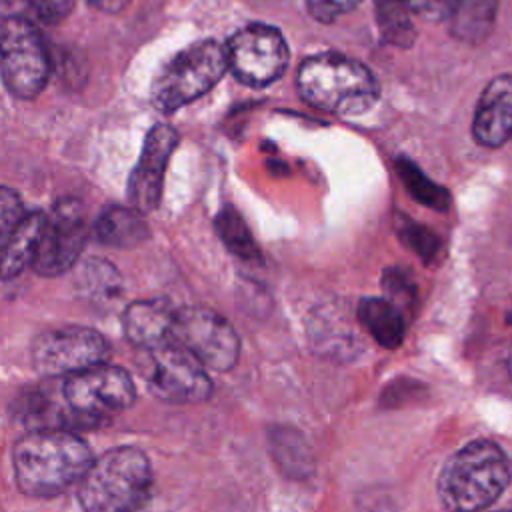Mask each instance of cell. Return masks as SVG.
<instances>
[{"instance_id":"cell-1","label":"cell","mask_w":512,"mask_h":512,"mask_svg":"<svg viewBox=\"0 0 512 512\" xmlns=\"http://www.w3.org/2000/svg\"><path fill=\"white\" fill-rule=\"evenodd\" d=\"M94 462L90 446L70 428H34L12 450L14 480L32 498H52L78 484Z\"/></svg>"},{"instance_id":"cell-2","label":"cell","mask_w":512,"mask_h":512,"mask_svg":"<svg viewBox=\"0 0 512 512\" xmlns=\"http://www.w3.org/2000/svg\"><path fill=\"white\" fill-rule=\"evenodd\" d=\"M296 88L306 104L338 116L362 114L380 98L374 72L360 60L338 52H320L302 60Z\"/></svg>"},{"instance_id":"cell-3","label":"cell","mask_w":512,"mask_h":512,"mask_svg":"<svg viewBox=\"0 0 512 512\" xmlns=\"http://www.w3.org/2000/svg\"><path fill=\"white\" fill-rule=\"evenodd\" d=\"M512 478L510 460L492 440H472L454 452L438 474V498L450 512H482Z\"/></svg>"},{"instance_id":"cell-4","label":"cell","mask_w":512,"mask_h":512,"mask_svg":"<svg viewBox=\"0 0 512 512\" xmlns=\"http://www.w3.org/2000/svg\"><path fill=\"white\" fill-rule=\"evenodd\" d=\"M152 466L134 446H118L96 458L78 482L84 512H136L148 498Z\"/></svg>"},{"instance_id":"cell-5","label":"cell","mask_w":512,"mask_h":512,"mask_svg":"<svg viewBox=\"0 0 512 512\" xmlns=\"http://www.w3.org/2000/svg\"><path fill=\"white\" fill-rule=\"evenodd\" d=\"M226 70V46L216 40L194 42L160 68L150 88V100L156 110L172 114L212 90Z\"/></svg>"},{"instance_id":"cell-6","label":"cell","mask_w":512,"mask_h":512,"mask_svg":"<svg viewBox=\"0 0 512 512\" xmlns=\"http://www.w3.org/2000/svg\"><path fill=\"white\" fill-rule=\"evenodd\" d=\"M0 46L6 90L20 100L36 98L50 78V56L40 30L24 16H4Z\"/></svg>"},{"instance_id":"cell-7","label":"cell","mask_w":512,"mask_h":512,"mask_svg":"<svg viewBox=\"0 0 512 512\" xmlns=\"http://www.w3.org/2000/svg\"><path fill=\"white\" fill-rule=\"evenodd\" d=\"M62 394L80 426H98L136 400L132 376L112 364H98L68 376Z\"/></svg>"},{"instance_id":"cell-8","label":"cell","mask_w":512,"mask_h":512,"mask_svg":"<svg viewBox=\"0 0 512 512\" xmlns=\"http://www.w3.org/2000/svg\"><path fill=\"white\" fill-rule=\"evenodd\" d=\"M228 70L250 88L276 82L288 68L290 50L282 32L270 24L252 22L236 30L226 42Z\"/></svg>"},{"instance_id":"cell-9","label":"cell","mask_w":512,"mask_h":512,"mask_svg":"<svg viewBox=\"0 0 512 512\" xmlns=\"http://www.w3.org/2000/svg\"><path fill=\"white\" fill-rule=\"evenodd\" d=\"M32 366L48 378L72 376L104 364L110 356L106 338L86 326H60L40 332L30 348Z\"/></svg>"},{"instance_id":"cell-10","label":"cell","mask_w":512,"mask_h":512,"mask_svg":"<svg viewBox=\"0 0 512 512\" xmlns=\"http://www.w3.org/2000/svg\"><path fill=\"white\" fill-rule=\"evenodd\" d=\"M172 340L216 372L230 370L240 354V338L232 324L204 306L176 310Z\"/></svg>"},{"instance_id":"cell-11","label":"cell","mask_w":512,"mask_h":512,"mask_svg":"<svg viewBox=\"0 0 512 512\" xmlns=\"http://www.w3.org/2000/svg\"><path fill=\"white\" fill-rule=\"evenodd\" d=\"M148 352L152 358L148 388L154 396L166 402L194 404L212 394L206 366L178 342L168 340Z\"/></svg>"},{"instance_id":"cell-12","label":"cell","mask_w":512,"mask_h":512,"mask_svg":"<svg viewBox=\"0 0 512 512\" xmlns=\"http://www.w3.org/2000/svg\"><path fill=\"white\" fill-rule=\"evenodd\" d=\"M86 222L76 200H60L46 216L40 248L32 268L40 276H58L70 270L86 244Z\"/></svg>"},{"instance_id":"cell-13","label":"cell","mask_w":512,"mask_h":512,"mask_svg":"<svg viewBox=\"0 0 512 512\" xmlns=\"http://www.w3.org/2000/svg\"><path fill=\"white\" fill-rule=\"evenodd\" d=\"M178 140V132L168 124H154L144 138L140 158L128 180L130 204L144 214L160 202L164 174Z\"/></svg>"},{"instance_id":"cell-14","label":"cell","mask_w":512,"mask_h":512,"mask_svg":"<svg viewBox=\"0 0 512 512\" xmlns=\"http://www.w3.org/2000/svg\"><path fill=\"white\" fill-rule=\"evenodd\" d=\"M472 134L486 148L512 140V76H496L486 84L476 104Z\"/></svg>"},{"instance_id":"cell-15","label":"cell","mask_w":512,"mask_h":512,"mask_svg":"<svg viewBox=\"0 0 512 512\" xmlns=\"http://www.w3.org/2000/svg\"><path fill=\"white\" fill-rule=\"evenodd\" d=\"M174 318L176 310L166 300H138L126 308L122 326L132 344L152 350L172 340Z\"/></svg>"},{"instance_id":"cell-16","label":"cell","mask_w":512,"mask_h":512,"mask_svg":"<svg viewBox=\"0 0 512 512\" xmlns=\"http://www.w3.org/2000/svg\"><path fill=\"white\" fill-rule=\"evenodd\" d=\"M46 224L44 212L26 214L20 224L2 240V280L22 274L34 264L42 232Z\"/></svg>"},{"instance_id":"cell-17","label":"cell","mask_w":512,"mask_h":512,"mask_svg":"<svg viewBox=\"0 0 512 512\" xmlns=\"http://www.w3.org/2000/svg\"><path fill=\"white\" fill-rule=\"evenodd\" d=\"M94 236L106 246L132 248L148 236L144 212L134 206H106L94 222Z\"/></svg>"},{"instance_id":"cell-18","label":"cell","mask_w":512,"mask_h":512,"mask_svg":"<svg viewBox=\"0 0 512 512\" xmlns=\"http://www.w3.org/2000/svg\"><path fill=\"white\" fill-rule=\"evenodd\" d=\"M358 320L370 336L384 348H396L406 334V320L402 308L386 296L362 298L358 302Z\"/></svg>"},{"instance_id":"cell-19","label":"cell","mask_w":512,"mask_h":512,"mask_svg":"<svg viewBox=\"0 0 512 512\" xmlns=\"http://www.w3.org/2000/svg\"><path fill=\"white\" fill-rule=\"evenodd\" d=\"M496 12L498 0H454L446 22L458 40L480 44L490 36Z\"/></svg>"},{"instance_id":"cell-20","label":"cell","mask_w":512,"mask_h":512,"mask_svg":"<svg viewBox=\"0 0 512 512\" xmlns=\"http://www.w3.org/2000/svg\"><path fill=\"white\" fill-rule=\"evenodd\" d=\"M216 230L220 240L226 244V248L236 254L242 260L248 262H260V250L256 240L250 234V228L246 226L244 218L232 208L224 206L216 216Z\"/></svg>"},{"instance_id":"cell-21","label":"cell","mask_w":512,"mask_h":512,"mask_svg":"<svg viewBox=\"0 0 512 512\" xmlns=\"http://www.w3.org/2000/svg\"><path fill=\"white\" fill-rule=\"evenodd\" d=\"M396 168H398V176L402 178L406 190L414 200L434 210H448L450 206L448 190L432 182L414 162H410L408 158H398Z\"/></svg>"},{"instance_id":"cell-22","label":"cell","mask_w":512,"mask_h":512,"mask_svg":"<svg viewBox=\"0 0 512 512\" xmlns=\"http://www.w3.org/2000/svg\"><path fill=\"white\" fill-rule=\"evenodd\" d=\"M398 236L402 238V242L414 252L418 254V258L426 264H434L440 258L442 252V240L426 226L412 222L408 218H400V226H398Z\"/></svg>"},{"instance_id":"cell-23","label":"cell","mask_w":512,"mask_h":512,"mask_svg":"<svg viewBox=\"0 0 512 512\" xmlns=\"http://www.w3.org/2000/svg\"><path fill=\"white\" fill-rule=\"evenodd\" d=\"M84 282L96 294H100L104 290L114 294L116 286L120 284V278H118L116 270L108 262H104V260H90L88 266H86V272H84Z\"/></svg>"},{"instance_id":"cell-24","label":"cell","mask_w":512,"mask_h":512,"mask_svg":"<svg viewBox=\"0 0 512 512\" xmlns=\"http://www.w3.org/2000/svg\"><path fill=\"white\" fill-rule=\"evenodd\" d=\"M26 216L24 206L20 196L4 186L0 192V232H2V240L20 224V220Z\"/></svg>"},{"instance_id":"cell-25","label":"cell","mask_w":512,"mask_h":512,"mask_svg":"<svg viewBox=\"0 0 512 512\" xmlns=\"http://www.w3.org/2000/svg\"><path fill=\"white\" fill-rule=\"evenodd\" d=\"M36 18H40L42 22L48 24H56L60 20H64L72 8L76 0H20Z\"/></svg>"},{"instance_id":"cell-26","label":"cell","mask_w":512,"mask_h":512,"mask_svg":"<svg viewBox=\"0 0 512 512\" xmlns=\"http://www.w3.org/2000/svg\"><path fill=\"white\" fill-rule=\"evenodd\" d=\"M362 0H306V8L318 22H334L352 12Z\"/></svg>"},{"instance_id":"cell-27","label":"cell","mask_w":512,"mask_h":512,"mask_svg":"<svg viewBox=\"0 0 512 512\" xmlns=\"http://www.w3.org/2000/svg\"><path fill=\"white\" fill-rule=\"evenodd\" d=\"M382 280H384L382 284L386 286V290L390 294L388 298L392 302H396L398 306H400V300H402V304L414 300V288L410 284V278H406V274L402 270H396V268L394 270H386Z\"/></svg>"},{"instance_id":"cell-28","label":"cell","mask_w":512,"mask_h":512,"mask_svg":"<svg viewBox=\"0 0 512 512\" xmlns=\"http://www.w3.org/2000/svg\"><path fill=\"white\" fill-rule=\"evenodd\" d=\"M508 370L512 372V350H510V354H508Z\"/></svg>"},{"instance_id":"cell-29","label":"cell","mask_w":512,"mask_h":512,"mask_svg":"<svg viewBox=\"0 0 512 512\" xmlns=\"http://www.w3.org/2000/svg\"><path fill=\"white\" fill-rule=\"evenodd\" d=\"M496 512H512V510H496Z\"/></svg>"}]
</instances>
